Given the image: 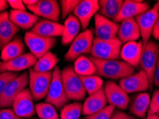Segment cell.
I'll list each match as a JSON object with an SVG mask.
<instances>
[{"label":"cell","instance_id":"cb8c5ba5","mask_svg":"<svg viewBox=\"0 0 159 119\" xmlns=\"http://www.w3.org/2000/svg\"><path fill=\"white\" fill-rule=\"evenodd\" d=\"M151 97L148 93L141 92L135 95L129 105V111L133 115L145 118L150 107Z\"/></svg>","mask_w":159,"mask_h":119},{"label":"cell","instance_id":"d6986e66","mask_svg":"<svg viewBox=\"0 0 159 119\" xmlns=\"http://www.w3.org/2000/svg\"><path fill=\"white\" fill-rule=\"evenodd\" d=\"M141 36V32L135 18L128 19L120 22L119 25L117 38L121 43L136 41Z\"/></svg>","mask_w":159,"mask_h":119},{"label":"cell","instance_id":"44dd1931","mask_svg":"<svg viewBox=\"0 0 159 119\" xmlns=\"http://www.w3.org/2000/svg\"><path fill=\"white\" fill-rule=\"evenodd\" d=\"M143 51L142 41H130L124 44L121 48L120 57L133 67L139 65Z\"/></svg>","mask_w":159,"mask_h":119},{"label":"cell","instance_id":"7c38bea8","mask_svg":"<svg viewBox=\"0 0 159 119\" xmlns=\"http://www.w3.org/2000/svg\"><path fill=\"white\" fill-rule=\"evenodd\" d=\"M119 86L125 91L126 94L143 92L148 90V88L150 89L148 77L143 70L120 79Z\"/></svg>","mask_w":159,"mask_h":119},{"label":"cell","instance_id":"1f68e13d","mask_svg":"<svg viewBox=\"0 0 159 119\" xmlns=\"http://www.w3.org/2000/svg\"><path fill=\"white\" fill-rule=\"evenodd\" d=\"M35 112L41 119H60L55 107L48 103H40L35 106Z\"/></svg>","mask_w":159,"mask_h":119},{"label":"cell","instance_id":"7a4b0ae2","mask_svg":"<svg viewBox=\"0 0 159 119\" xmlns=\"http://www.w3.org/2000/svg\"><path fill=\"white\" fill-rule=\"evenodd\" d=\"M63 86L69 100L82 101L85 98L87 92L80 76L75 73L71 66L65 67L61 71Z\"/></svg>","mask_w":159,"mask_h":119},{"label":"cell","instance_id":"8992f818","mask_svg":"<svg viewBox=\"0 0 159 119\" xmlns=\"http://www.w3.org/2000/svg\"><path fill=\"white\" fill-rule=\"evenodd\" d=\"M93 36L94 33L91 29H86L80 33L65 53V59L68 62H74L80 56L90 53L94 39Z\"/></svg>","mask_w":159,"mask_h":119},{"label":"cell","instance_id":"f1b7e54d","mask_svg":"<svg viewBox=\"0 0 159 119\" xmlns=\"http://www.w3.org/2000/svg\"><path fill=\"white\" fill-rule=\"evenodd\" d=\"M60 59L57 56L52 53V51H48L41 58L37 60V62L33 66V69L37 72H48L52 71V70L57 66Z\"/></svg>","mask_w":159,"mask_h":119},{"label":"cell","instance_id":"7bdbcfd3","mask_svg":"<svg viewBox=\"0 0 159 119\" xmlns=\"http://www.w3.org/2000/svg\"><path fill=\"white\" fill-rule=\"evenodd\" d=\"M8 2L5 0H0V14L5 10L8 7Z\"/></svg>","mask_w":159,"mask_h":119},{"label":"cell","instance_id":"d4e9b609","mask_svg":"<svg viewBox=\"0 0 159 119\" xmlns=\"http://www.w3.org/2000/svg\"><path fill=\"white\" fill-rule=\"evenodd\" d=\"M81 29V24L79 20L74 15H70L65 21L62 34V44L68 45L72 44L78 36Z\"/></svg>","mask_w":159,"mask_h":119},{"label":"cell","instance_id":"d590c367","mask_svg":"<svg viewBox=\"0 0 159 119\" xmlns=\"http://www.w3.org/2000/svg\"><path fill=\"white\" fill-rule=\"evenodd\" d=\"M17 76L18 74L15 73V72L7 71L0 74V95L3 92L8 83Z\"/></svg>","mask_w":159,"mask_h":119},{"label":"cell","instance_id":"5bb4252c","mask_svg":"<svg viewBox=\"0 0 159 119\" xmlns=\"http://www.w3.org/2000/svg\"><path fill=\"white\" fill-rule=\"evenodd\" d=\"M119 25L97 13L95 15V38L100 40H111L117 38Z\"/></svg>","mask_w":159,"mask_h":119},{"label":"cell","instance_id":"f6af8a7d","mask_svg":"<svg viewBox=\"0 0 159 119\" xmlns=\"http://www.w3.org/2000/svg\"><path fill=\"white\" fill-rule=\"evenodd\" d=\"M22 2L25 5H26L27 6H31L36 4L38 2V0H24Z\"/></svg>","mask_w":159,"mask_h":119},{"label":"cell","instance_id":"277c9868","mask_svg":"<svg viewBox=\"0 0 159 119\" xmlns=\"http://www.w3.org/2000/svg\"><path fill=\"white\" fill-rule=\"evenodd\" d=\"M122 43L118 38L111 40H100L95 38L91 49L92 57L98 59L117 60L120 57Z\"/></svg>","mask_w":159,"mask_h":119},{"label":"cell","instance_id":"7402d4cb","mask_svg":"<svg viewBox=\"0 0 159 119\" xmlns=\"http://www.w3.org/2000/svg\"><path fill=\"white\" fill-rule=\"evenodd\" d=\"M62 31L63 25L58 22L42 19L36 23L30 32L40 36L55 38V36H62Z\"/></svg>","mask_w":159,"mask_h":119},{"label":"cell","instance_id":"4fadbf2b","mask_svg":"<svg viewBox=\"0 0 159 119\" xmlns=\"http://www.w3.org/2000/svg\"><path fill=\"white\" fill-rule=\"evenodd\" d=\"M27 8L37 17H43L52 22H59L60 7L55 0H39L34 6H27Z\"/></svg>","mask_w":159,"mask_h":119},{"label":"cell","instance_id":"4316f807","mask_svg":"<svg viewBox=\"0 0 159 119\" xmlns=\"http://www.w3.org/2000/svg\"><path fill=\"white\" fill-rule=\"evenodd\" d=\"M25 45L20 37H15L2 49L1 59L2 62H7L24 54Z\"/></svg>","mask_w":159,"mask_h":119},{"label":"cell","instance_id":"7dc6e473","mask_svg":"<svg viewBox=\"0 0 159 119\" xmlns=\"http://www.w3.org/2000/svg\"><path fill=\"white\" fill-rule=\"evenodd\" d=\"M156 114H157V115H158V117H159V111L158 112V113H156Z\"/></svg>","mask_w":159,"mask_h":119},{"label":"cell","instance_id":"681fc988","mask_svg":"<svg viewBox=\"0 0 159 119\" xmlns=\"http://www.w3.org/2000/svg\"><path fill=\"white\" fill-rule=\"evenodd\" d=\"M31 119H37V118H31Z\"/></svg>","mask_w":159,"mask_h":119},{"label":"cell","instance_id":"9a60e30c","mask_svg":"<svg viewBox=\"0 0 159 119\" xmlns=\"http://www.w3.org/2000/svg\"><path fill=\"white\" fill-rule=\"evenodd\" d=\"M100 10V6L97 0H83L73 11L74 16L80 22L81 28L83 31L87 29L90 19Z\"/></svg>","mask_w":159,"mask_h":119},{"label":"cell","instance_id":"3957f363","mask_svg":"<svg viewBox=\"0 0 159 119\" xmlns=\"http://www.w3.org/2000/svg\"><path fill=\"white\" fill-rule=\"evenodd\" d=\"M68 101L69 99L63 86L61 70L57 66L52 71V81L45 98V101L55 108H61L67 104Z\"/></svg>","mask_w":159,"mask_h":119},{"label":"cell","instance_id":"8fae6325","mask_svg":"<svg viewBox=\"0 0 159 119\" xmlns=\"http://www.w3.org/2000/svg\"><path fill=\"white\" fill-rule=\"evenodd\" d=\"M103 88L107 101L110 105L121 110H125L128 108L130 98L120 86L114 81H107L105 83Z\"/></svg>","mask_w":159,"mask_h":119},{"label":"cell","instance_id":"ee69618b","mask_svg":"<svg viewBox=\"0 0 159 119\" xmlns=\"http://www.w3.org/2000/svg\"><path fill=\"white\" fill-rule=\"evenodd\" d=\"M146 119H159V117L158 115L155 113H153V112L151 111L148 109V113H147L146 116Z\"/></svg>","mask_w":159,"mask_h":119},{"label":"cell","instance_id":"83f0119b","mask_svg":"<svg viewBox=\"0 0 159 119\" xmlns=\"http://www.w3.org/2000/svg\"><path fill=\"white\" fill-rule=\"evenodd\" d=\"M124 1L123 0H100L98 1L100 6L99 15L108 19L115 20L120 13Z\"/></svg>","mask_w":159,"mask_h":119},{"label":"cell","instance_id":"484cf974","mask_svg":"<svg viewBox=\"0 0 159 119\" xmlns=\"http://www.w3.org/2000/svg\"><path fill=\"white\" fill-rule=\"evenodd\" d=\"M9 18L11 22L19 28L28 29L34 27L38 22L39 18L34 14L27 12L26 11L11 10L9 12Z\"/></svg>","mask_w":159,"mask_h":119},{"label":"cell","instance_id":"bcb514c9","mask_svg":"<svg viewBox=\"0 0 159 119\" xmlns=\"http://www.w3.org/2000/svg\"><path fill=\"white\" fill-rule=\"evenodd\" d=\"M111 119H120V117H119L118 116V111H116L114 112L113 116H112V118Z\"/></svg>","mask_w":159,"mask_h":119},{"label":"cell","instance_id":"f35d334b","mask_svg":"<svg viewBox=\"0 0 159 119\" xmlns=\"http://www.w3.org/2000/svg\"><path fill=\"white\" fill-rule=\"evenodd\" d=\"M7 2L11 7L13 9V10L25 11V9H26V6L21 0H9Z\"/></svg>","mask_w":159,"mask_h":119},{"label":"cell","instance_id":"ac0fdd59","mask_svg":"<svg viewBox=\"0 0 159 119\" xmlns=\"http://www.w3.org/2000/svg\"><path fill=\"white\" fill-rule=\"evenodd\" d=\"M149 4L143 1H133L125 0L124 1L120 13L117 16L113 22L116 23L130 18H135L141 14L149 10Z\"/></svg>","mask_w":159,"mask_h":119},{"label":"cell","instance_id":"603a6c76","mask_svg":"<svg viewBox=\"0 0 159 119\" xmlns=\"http://www.w3.org/2000/svg\"><path fill=\"white\" fill-rule=\"evenodd\" d=\"M107 99L105 94L104 88H102L95 92V94L89 96L83 104L82 113L87 116L96 113L107 106Z\"/></svg>","mask_w":159,"mask_h":119},{"label":"cell","instance_id":"ab89813d","mask_svg":"<svg viewBox=\"0 0 159 119\" xmlns=\"http://www.w3.org/2000/svg\"><path fill=\"white\" fill-rule=\"evenodd\" d=\"M153 84L159 88V57L153 74Z\"/></svg>","mask_w":159,"mask_h":119},{"label":"cell","instance_id":"c3c4849f","mask_svg":"<svg viewBox=\"0 0 159 119\" xmlns=\"http://www.w3.org/2000/svg\"><path fill=\"white\" fill-rule=\"evenodd\" d=\"M158 9H159V1L158 2Z\"/></svg>","mask_w":159,"mask_h":119},{"label":"cell","instance_id":"52a82bcc","mask_svg":"<svg viewBox=\"0 0 159 119\" xmlns=\"http://www.w3.org/2000/svg\"><path fill=\"white\" fill-rule=\"evenodd\" d=\"M28 84L29 75L27 72H24L9 82L0 95V108L12 106L15 99Z\"/></svg>","mask_w":159,"mask_h":119},{"label":"cell","instance_id":"9c48e42d","mask_svg":"<svg viewBox=\"0 0 159 119\" xmlns=\"http://www.w3.org/2000/svg\"><path fill=\"white\" fill-rule=\"evenodd\" d=\"M158 19L159 9L158 2L152 9L135 17V19L139 25L140 32H141L143 49L146 46L148 41L150 40L153 28Z\"/></svg>","mask_w":159,"mask_h":119},{"label":"cell","instance_id":"74e56055","mask_svg":"<svg viewBox=\"0 0 159 119\" xmlns=\"http://www.w3.org/2000/svg\"><path fill=\"white\" fill-rule=\"evenodd\" d=\"M0 119H24L17 116L13 109L4 108L0 110Z\"/></svg>","mask_w":159,"mask_h":119},{"label":"cell","instance_id":"8d00e7d4","mask_svg":"<svg viewBox=\"0 0 159 119\" xmlns=\"http://www.w3.org/2000/svg\"><path fill=\"white\" fill-rule=\"evenodd\" d=\"M149 110L155 113L159 111V89L156 90L153 92V96L151 99Z\"/></svg>","mask_w":159,"mask_h":119},{"label":"cell","instance_id":"5b68a950","mask_svg":"<svg viewBox=\"0 0 159 119\" xmlns=\"http://www.w3.org/2000/svg\"><path fill=\"white\" fill-rule=\"evenodd\" d=\"M52 71L48 72H37L33 69L29 70L30 91L33 100L39 101L46 98L52 81Z\"/></svg>","mask_w":159,"mask_h":119},{"label":"cell","instance_id":"60d3db41","mask_svg":"<svg viewBox=\"0 0 159 119\" xmlns=\"http://www.w3.org/2000/svg\"><path fill=\"white\" fill-rule=\"evenodd\" d=\"M152 35H153V38L156 39V40H159V19L156 23L155 27L153 28V32H152Z\"/></svg>","mask_w":159,"mask_h":119},{"label":"cell","instance_id":"f546056e","mask_svg":"<svg viewBox=\"0 0 159 119\" xmlns=\"http://www.w3.org/2000/svg\"><path fill=\"white\" fill-rule=\"evenodd\" d=\"M74 70L78 76H91L96 74V67L90 58L80 56L75 61Z\"/></svg>","mask_w":159,"mask_h":119},{"label":"cell","instance_id":"e0dca14e","mask_svg":"<svg viewBox=\"0 0 159 119\" xmlns=\"http://www.w3.org/2000/svg\"><path fill=\"white\" fill-rule=\"evenodd\" d=\"M37 58L31 53H24L7 62H0V72H16L34 66Z\"/></svg>","mask_w":159,"mask_h":119},{"label":"cell","instance_id":"30bf717a","mask_svg":"<svg viewBox=\"0 0 159 119\" xmlns=\"http://www.w3.org/2000/svg\"><path fill=\"white\" fill-rule=\"evenodd\" d=\"M25 41L31 51L30 53L38 59L54 47L56 39L40 36L31 32H27L25 35Z\"/></svg>","mask_w":159,"mask_h":119},{"label":"cell","instance_id":"ffe728a7","mask_svg":"<svg viewBox=\"0 0 159 119\" xmlns=\"http://www.w3.org/2000/svg\"><path fill=\"white\" fill-rule=\"evenodd\" d=\"M20 30L17 25L11 22L7 11L0 14V49H2L12 40Z\"/></svg>","mask_w":159,"mask_h":119},{"label":"cell","instance_id":"836d02e7","mask_svg":"<svg viewBox=\"0 0 159 119\" xmlns=\"http://www.w3.org/2000/svg\"><path fill=\"white\" fill-rule=\"evenodd\" d=\"M79 2L80 1L78 0H61L60 1L62 18L63 19H67L70 16V14L73 12Z\"/></svg>","mask_w":159,"mask_h":119},{"label":"cell","instance_id":"2e32d148","mask_svg":"<svg viewBox=\"0 0 159 119\" xmlns=\"http://www.w3.org/2000/svg\"><path fill=\"white\" fill-rule=\"evenodd\" d=\"M13 110L21 118H30L35 112L33 98L30 89L25 88L15 99L12 104Z\"/></svg>","mask_w":159,"mask_h":119},{"label":"cell","instance_id":"b9f144b4","mask_svg":"<svg viewBox=\"0 0 159 119\" xmlns=\"http://www.w3.org/2000/svg\"><path fill=\"white\" fill-rule=\"evenodd\" d=\"M118 113L120 119H136L135 117H133V116L128 115V114H126L122 111H118Z\"/></svg>","mask_w":159,"mask_h":119},{"label":"cell","instance_id":"d6a6232c","mask_svg":"<svg viewBox=\"0 0 159 119\" xmlns=\"http://www.w3.org/2000/svg\"><path fill=\"white\" fill-rule=\"evenodd\" d=\"M83 110V104L75 102L65 105L60 112V119H79Z\"/></svg>","mask_w":159,"mask_h":119},{"label":"cell","instance_id":"e575fe53","mask_svg":"<svg viewBox=\"0 0 159 119\" xmlns=\"http://www.w3.org/2000/svg\"><path fill=\"white\" fill-rule=\"evenodd\" d=\"M115 109L116 107L108 105L96 113L85 116V119H111L115 112Z\"/></svg>","mask_w":159,"mask_h":119},{"label":"cell","instance_id":"4dcf8cb0","mask_svg":"<svg viewBox=\"0 0 159 119\" xmlns=\"http://www.w3.org/2000/svg\"><path fill=\"white\" fill-rule=\"evenodd\" d=\"M85 89L89 95H92L102 88L103 81L100 76L95 75L80 76Z\"/></svg>","mask_w":159,"mask_h":119},{"label":"cell","instance_id":"ba28073f","mask_svg":"<svg viewBox=\"0 0 159 119\" xmlns=\"http://www.w3.org/2000/svg\"><path fill=\"white\" fill-rule=\"evenodd\" d=\"M159 57V44L153 40H149L143 48L139 65L146 72L150 82V89L153 88V74Z\"/></svg>","mask_w":159,"mask_h":119},{"label":"cell","instance_id":"6da1fadb","mask_svg":"<svg viewBox=\"0 0 159 119\" xmlns=\"http://www.w3.org/2000/svg\"><path fill=\"white\" fill-rule=\"evenodd\" d=\"M96 67L98 76L110 79H122L134 74V67L123 61L115 59L102 60L90 57Z\"/></svg>","mask_w":159,"mask_h":119}]
</instances>
